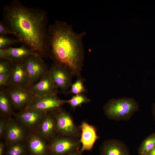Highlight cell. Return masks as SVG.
Segmentation results:
<instances>
[{"label": "cell", "instance_id": "obj_8", "mask_svg": "<svg viewBox=\"0 0 155 155\" xmlns=\"http://www.w3.org/2000/svg\"><path fill=\"white\" fill-rule=\"evenodd\" d=\"M81 144L76 138L64 136L54 140L50 149L53 155H64L73 152L79 151Z\"/></svg>", "mask_w": 155, "mask_h": 155}, {"label": "cell", "instance_id": "obj_15", "mask_svg": "<svg viewBox=\"0 0 155 155\" xmlns=\"http://www.w3.org/2000/svg\"><path fill=\"white\" fill-rule=\"evenodd\" d=\"M35 54L37 53L23 44L19 47H11L4 49H0V59L12 61H22L28 56Z\"/></svg>", "mask_w": 155, "mask_h": 155}, {"label": "cell", "instance_id": "obj_12", "mask_svg": "<svg viewBox=\"0 0 155 155\" xmlns=\"http://www.w3.org/2000/svg\"><path fill=\"white\" fill-rule=\"evenodd\" d=\"M79 127L81 131L79 140L81 146L79 152L82 154L84 151L91 150L99 137L95 127L86 121H82Z\"/></svg>", "mask_w": 155, "mask_h": 155}, {"label": "cell", "instance_id": "obj_14", "mask_svg": "<svg viewBox=\"0 0 155 155\" xmlns=\"http://www.w3.org/2000/svg\"><path fill=\"white\" fill-rule=\"evenodd\" d=\"M100 155H130L129 149L123 142L112 139L104 142L100 148Z\"/></svg>", "mask_w": 155, "mask_h": 155}, {"label": "cell", "instance_id": "obj_19", "mask_svg": "<svg viewBox=\"0 0 155 155\" xmlns=\"http://www.w3.org/2000/svg\"><path fill=\"white\" fill-rule=\"evenodd\" d=\"M12 104L6 89L0 88V111L3 115H10L13 113Z\"/></svg>", "mask_w": 155, "mask_h": 155}, {"label": "cell", "instance_id": "obj_23", "mask_svg": "<svg viewBox=\"0 0 155 155\" xmlns=\"http://www.w3.org/2000/svg\"><path fill=\"white\" fill-rule=\"evenodd\" d=\"M10 145L7 151V155H23L25 153L24 146L19 142Z\"/></svg>", "mask_w": 155, "mask_h": 155}, {"label": "cell", "instance_id": "obj_25", "mask_svg": "<svg viewBox=\"0 0 155 155\" xmlns=\"http://www.w3.org/2000/svg\"><path fill=\"white\" fill-rule=\"evenodd\" d=\"M13 62L4 59H0V74H11Z\"/></svg>", "mask_w": 155, "mask_h": 155}, {"label": "cell", "instance_id": "obj_9", "mask_svg": "<svg viewBox=\"0 0 155 155\" xmlns=\"http://www.w3.org/2000/svg\"><path fill=\"white\" fill-rule=\"evenodd\" d=\"M65 103L66 100L60 99L57 95L34 97L27 108L47 112L60 108Z\"/></svg>", "mask_w": 155, "mask_h": 155}, {"label": "cell", "instance_id": "obj_17", "mask_svg": "<svg viewBox=\"0 0 155 155\" xmlns=\"http://www.w3.org/2000/svg\"><path fill=\"white\" fill-rule=\"evenodd\" d=\"M39 131L44 137L51 136L57 131L55 119L53 115H46L40 123Z\"/></svg>", "mask_w": 155, "mask_h": 155}, {"label": "cell", "instance_id": "obj_31", "mask_svg": "<svg viewBox=\"0 0 155 155\" xmlns=\"http://www.w3.org/2000/svg\"><path fill=\"white\" fill-rule=\"evenodd\" d=\"M152 112L155 121V102L154 103L153 107Z\"/></svg>", "mask_w": 155, "mask_h": 155}, {"label": "cell", "instance_id": "obj_20", "mask_svg": "<svg viewBox=\"0 0 155 155\" xmlns=\"http://www.w3.org/2000/svg\"><path fill=\"white\" fill-rule=\"evenodd\" d=\"M155 146V133L148 136L142 142L138 150L140 155H145Z\"/></svg>", "mask_w": 155, "mask_h": 155}, {"label": "cell", "instance_id": "obj_6", "mask_svg": "<svg viewBox=\"0 0 155 155\" xmlns=\"http://www.w3.org/2000/svg\"><path fill=\"white\" fill-rule=\"evenodd\" d=\"M49 72L55 85L64 93H66L72 84V74L65 65L54 62Z\"/></svg>", "mask_w": 155, "mask_h": 155}, {"label": "cell", "instance_id": "obj_2", "mask_svg": "<svg viewBox=\"0 0 155 155\" xmlns=\"http://www.w3.org/2000/svg\"><path fill=\"white\" fill-rule=\"evenodd\" d=\"M49 29L50 57L67 67L73 76L80 75L85 55L83 40L86 33L76 32L72 26L58 20Z\"/></svg>", "mask_w": 155, "mask_h": 155}, {"label": "cell", "instance_id": "obj_5", "mask_svg": "<svg viewBox=\"0 0 155 155\" xmlns=\"http://www.w3.org/2000/svg\"><path fill=\"white\" fill-rule=\"evenodd\" d=\"M52 111L56 121L57 131L65 136L76 138L79 136V130L69 113L60 108Z\"/></svg>", "mask_w": 155, "mask_h": 155}, {"label": "cell", "instance_id": "obj_4", "mask_svg": "<svg viewBox=\"0 0 155 155\" xmlns=\"http://www.w3.org/2000/svg\"><path fill=\"white\" fill-rule=\"evenodd\" d=\"M38 54L30 55L24 60L29 81L32 85L38 82L49 70L42 58Z\"/></svg>", "mask_w": 155, "mask_h": 155}, {"label": "cell", "instance_id": "obj_13", "mask_svg": "<svg viewBox=\"0 0 155 155\" xmlns=\"http://www.w3.org/2000/svg\"><path fill=\"white\" fill-rule=\"evenodd\" d=\"M46 112L26 108L17 114L18 119L24 125L33 127L40 123L46 115Z\"/></svg>", "mask_w": 155, "mask_h": 155}, {"label": "cell", "instance_id": "obj_27", "mask_svg": "<svg viewBox=\"0 0 155 155\" xmlns=\"http://www.w3.org/2000/svg\"><path fill=\"white\" fill-rule=\"evenodd\" d=\"M6 123L5 120L1 119L0 121V137L1 138L5 134L6 125Z\"/></svg>", "mask_w": 155, "mask_h": 155}, {"label": "cell", "instance_id": "obj_7", "mask_svg": "<svg viewBox=\"0 0 155 155\" xmlns=\"http://www.w3.org/2000/svg\"><path fill=\"white\" fill-rule=\"evenodd\" d=\"M6 89L12 106L17 109L21 110L27 108L34 97L29 89L25 88L8 87Z\"/></svg>", "mask_w": 155, "mask_h": 155}, {"label": "cell", "instance_id": "obj_22", "mask_svg": "<svg viewBox=\"0 0 155 155\" xmlns=\"http://www.w3.org/2000/svg\"><path fill=\"white\" fill-rule=\"evenodd\" d=\"M85 80L81 75L78 76L75 82L72 84L70 87V89L67 93L75 95L84 94L86 92V90L84 86Z\"/></svg>", "mask_w": 155, "mask_h": 155}, {"label": "cell", "instance_id": "obj_26", "mask_svg": "<svg viewBox=\"0 0 155 155\" xmlns=\"http://www.w3.org/2000/svg\"><path fill=\"white\" fill-rule=\"evenodd\" d=\"M12 34L16 36V34L11 31L4 23L3 21L0 22V36H7L8 34Z\"/></svg>", "mask_w": 155, "mask_h": 155}, {"label": "cell", "instance_id": "obj_11", "mask_svg": "<svg viewBox=\"0 0 155 155\" xmlns=\"http://www.w3.org/2000/svg\"><path fill=\"white\" fill-rule=\"evenodd\" d=\"M23 60L13 62L9 81L7 87L19 86L28 89L31 85L29 81Z\"/></svg>", "mask_w": 155, "mask_h": 155}, {"label": "cell", "instance_id": "obj_24", "mask_svg": "<svg viewBox=\"0 0 155 155\" xmlns=\"http://www.w3.org/2000/svg\"><path fill=\"white\" fill-rule=\"evenodd\" d=\"M21 42L19 39H15L7 36H0V49H7Z\"/></svg>", "mask_w": 155, "mask_h": 155}, {"label": "cell", "instance_id": "obj_30", "mask_svg": "<svg viewBox=\"0 0 155 155\" xmlns=\"http://www.w3.org/2000/svg\"><path fill=\"white\" fill-rule=\"evenodd\" d=\"M81 154L79 151H78L70 152L64 155H81Z\"/></svg>", "mask_w": 155, "mask_h": 155}, {"label": "cell", "instance_id": "obj_3", "mask_svg": "<svg viewBox=\"0 0 155 155\" xmlns=\"http://www.w3.org/2000/svg\"><path fill=\"white\" fill-rule=\"evenodd\" d=\"M138 108L137 103L133 99L123 98L110 100L103 109L108 118L119 121L129 120Z\"/></svg>", "mask_w": 155, "mask_h": 155}, {"label": "cell", "instance_id": "obj_29", "mask_svg": "<svg viewBox=\"0 0 155 155\" xmlns=\"http://www.w3.org/2000/svg\"><path fill=\"white\" fill-rule=\"evenodd\" d=\"M145 155H155V146L148 152Z\"/></svg>", "mask_w": 155, "mask_h": 155}, {"label": "cell", "instance_id": "obj_16", "mask_svg": "<svg viewBox=\"0 0 155 155\" xmlns=\"http://www.w3.org/2000/svg\"><path fill=\"white\" fill-rule=\"evenodd\" d=\"M5 134L7 142L11 145L22 140L25 136V132L19 123L11 119L7 122Z\"/></svg>", "mask_w": 155, "mask_h": 155}, {"label": "cell", "instance_id": "obj_10", "mask_svg": "<svg viewBox=\"0 0 155 155\" xmlns=\"http://www.w3.org/2000/svg\"><path fill=\"white\" fill-rule=\"evenodd\" d=\"M28 89L34 97L55 95L58 92V88L53 82L49 70L38 82L31 85Z\"/></svg>", "mask_w": 155, "mask_h": 155}, {"label": "cell", "instance_id": "obj_1", "mask_svg": "<svg viewBox=\"0 0 155 155\" xmlns=\"http://www.w3.org/2000/svg\"><path fill=\"white\" fill-rule=\"evenodd\" d=\"M5 24L26 47L42 57H50L49 36L47 12L29 7L13 0L3 7Z\"/></svg>", "mask_w": 155, "mask_h": 155}, {"label": "cell", "instance_id": "obj_18", "mask_svg": "<svg viewBox=\"0 0 155 155\" xmlns=\"http://www.w3.org/2000/svg\"><path fill=\"white\" fill-rule=\"evenodd\" d=\"M29 150L33 155H44L47 151V146L42 138L38 135L32 136L28 142Z\"/></svg>", "mask_w": 155, "mask_h": 155}, {"label": "cell", "instance_id": "obj_21", "mask_svg": "<svg viewBox=\"0 0 155 155\" xmlns=\"http://www.w3.org/2000/svg\"><path fill=\"white\" fill-rule=\"evenodd\" d=\"M66 100V103L74 109L90 101V100L84 94L75 95L70 99Z\"/></svg>", "mask_w": 155, "mask_h": 155}, {"label": "cell", "instance_id": "obj_28", "mask_svg": "<svg viewBox=\"0 0 155 155\" xmlns=\"http://www.w3.org/2000/svg\"><path fill=\"white\" fill-rule=\"evenodd\" d=\"M5 151V146L3 143L1 142L0 143V155H3Z\"/></svg>", "mask_w": 155, "mask_h": 155}]
</instances>
